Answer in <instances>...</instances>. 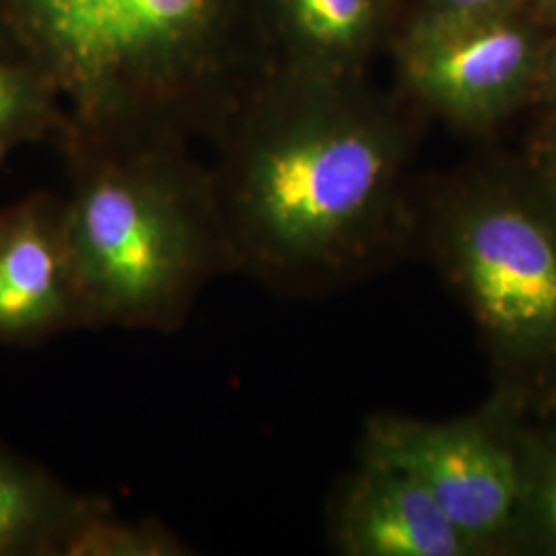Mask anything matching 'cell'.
Masks as SVG:
<instances>
[{"label":"cell","mask_w":556,"mask_h":556,"mask_svg":"<svg viewBox=\"0 0 556 556\" xmlns=\"http://www.w3.org/2000/svg\"><path fill=\"white\" fill-rule=\"evenodd\" d=\"M381 20L383 0H258L264 73L353 80Z\"/></svg>","instance_id":"9c48e42d"},{"label":"cell","mask_w":556,"mask_h":556,"mask_svg":"<svg viewBox=\"0 0 556 556\" xmlns=\"http://www.w3.org/2000/svg\"><path fill=\"white\" fill-rule=\"evenodd\" d=\"M514 0H431L429 17L443 20H470L503 15Z\"/></svg>","instance_id":"5bb4252c"},{"label":"cell","mask_w":556,"mask_h":556,"mask_svg":"<svg viewBox=\"0 0 556 556\" xmlns=\"http://www.w3.org/2000/svg\"><path fill=\"white\" fill-rule=\"evenodd\" d=\"M534 68L530 36L503 15L418 21L402 48L406 85L464 124H484L521 100Z\"/></svg>","instance_id":"8992f818"},{"label":"cell","mask_w":556,"mask_h":556,"mask_svg":"<svg viewBox=\"0 0 556 556\" xmlns=\"http://www.w3.org/2000/svg\"><path fill=\"white\" fill-rule=\"evenodd\" d=\"M544 174L546 181L542 184L553 197L556 199V128L546 144V153H544Z\"/></svg>","instance_id":"9a60e30c"},{"label":"cell","mask_w":556,"mask_h":556,"mask_svg":"<svg viewBox=\"0 0 556 556\" xmlns=\"http://www.w3.org/2000/svg\"><path fill=\"white\" fill-rule=\"evenodd\" d=\"M211 139L236 273L275 293L371 275L408 236L400 128L353 80L262 73Z\"/></svg>","instance_id":"6da1fadb"},{"label":"cell","mask_w":556,"mask_h":556,"mask_svg":"<svg viewBox=\"0 0 556 556\" xmlns=\"http://www.w3.org/2000/svg\"><path fill=\"white\" fill-rule=\"evenodd\" d=\"M66 225L89 328L178 332L236 273L213 169L167 135L64 137Z\"/></svg>","instance_id":"3957f363"},{"label":"cell","mask_w":556,"mask_h":556,"mask_svg":"<svg viewBox=\"0 0 556 556\" xmlns=\"http://www.w3.org/2000/svg\"><path fill=\"white\" fill-rule=\"evenodd\" d=\"M87 328L64 197L34 192L0 206V346L31 349Z\"/></svg>","instance_id":"52a82bcc"},{"label":"cell","mask_w":556,"mask_h":556,"mask_svg":"<svg viewBox=\"0 0 556 556\" xmlns=\"http://www.w3.org/2000/svg\"><path fill=\"white\" fill-rule=\"evenodd\" d=\"M523 415L501 392L477 415L443 422L374 415L358 457L418 480L472 555H519L534 445Z\"/></svg>","instance_id":"5b68a950"},{"label":"cell","mask_w":556,"mask_h":556,"mask_svg":"<svg viewBox=\"0 0 556 556\" xmlns=\"http://www.w3.org/2000/svg\"><path fill=\"white\" fill-rule=\"evenodd\" d=\"M439 268L477 321L526 413L556 408V199L542 186H480L431 220Z\"/></svg>","instance_id":"277c9868"},{"label":"cell","mask_w":556,"mask_h":556,"mask_svg":"<svg viewBox=\"0 0 556 556\" xmlns=\"http://www.w3.org/2000/svg\"><path fill=\"white\" fill-rule=\"evenodd\" d=\"M546 2H548V4H551V7H555V9H556V0H546Z\"/></svg>","instance_id":"e0dca14e"},{"label":"cell","mask_w":556,"mask_h":556,"mask_svg":"<svg viewBox=\"0 0 556 556\" xmlns=\"http://www.w3.org/2000/svg\"><path fill=\"white\" fill-rule=\"evenodd\" d=\"M64 126L54 91L27 64L0 48V167L25 144L59 142Z\"/></svg>","instance_id":"8fae6325"},{"label":"cell","mask_w":556,"mask_h":556,"mask_svg":"<svg viewBox=\"0 0 556 556\" xmlns=\"http://www.w3.org/2000/svg\"><path fill=\"white\" fill-rule=\"evenodd\" d=\"M0 48L59 98V140L211 139L264 73L258 0H0Z\"/></svg>","instance_id":"7a4b0ae2"},{"label":"cell","mask_w":556,"mask_h":556,"mask_svg":"<svg viewBox=\"0 0 556 556\" xmlns=\"http://www.w3.org/2000/svg\"><path fill=\"white\" fill-rule=\"evenodd\" d=\"M192 546L157 519H126L100 497L68 532L62 556H188Z\"/></svg>","instance_id":"7c38bea8"},{"label":"cell","mask_w":556,"mask_h":556,"mask_svg":"<svg viewBox=\"0 0 556 556\" xmlns=\"http://www.w3.org/2000/svg\"><path fill=\"white\" fill-rule=\"evenodd\" d=\"M328 536L344 556H475L418 480L363 457L338 484Z\"/></svg>","instance_id":"ba28073f"},{"label":"cell","mask_w":556,"mask_h":556,"mask_svg":"<svg viewBox=\"0 0 556 556\" xmlns=\"http://www.w3.org/2000/svg\"><path fill=\"white\" fill-rule=\"evenodd\" d=\"M98 498L0 443V556H62L68 532Z\"/></svg>","instance_id":"30bf717a"},{"label":"cell","mask_w":556,"mask_h":556,"mask_svg":"<svg viewBox=\"0 0 556 556\" xmlns=\"http://www.w3.org/2000/svg\"><path fill=\"white\" fill-rule=\"evenodd\" d=\"M519 555L556 556V408L553 417L534 429Z\"/></svg>","instance_id":"4fadbf2b"},{"label":"cell","mask_w":556,"mask_h":556,"mask_svg":"<svg viewBox=\"0 0 556 556\" xmlns=\"http://www.w3.org/2000/svg\"><path fill=\"white\" fill-rule=\"evenodd\" d=\"M548 89H551V93H553V98L556 100V54L551 59V64H548Z\"/></svg>","instance_id":"2e32d148"}]
</instances>
